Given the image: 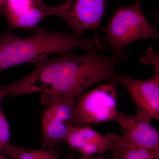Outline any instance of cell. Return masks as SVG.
Here are the masks:
<instances>
[{"label":"cell","mask_w":159,"mask_h":159,"mask_svg":"<svg viewBox=\"0 0 159 159\" xmlns=\"http://www.w3.org/2000/svg\"><path fill=\"white\" fill-rule=\"evenodd\" d=\"M9 30L33 29L45 18L51 16V6L43 0H5L0 10Z\"/></svg>","instance_id":"ba28073f"},{"label":"cell","mask_w":159,"mask_h":159,"mask_svg":"<svg viewBox=\"0 0 159 159\" xmlns=\"http://www.w3.org/2000/svg\"><path fill=\"white\" fill-rule=\"evenodd\" d=\"M119 84L113 80L80 95L74 107L73 125L91 127L114 120L118 112L116 89Z\"/></svg>","instance_id":"277c9868"},{"label":"cell","mask_w":159,"mask_h":159,"mask_svg":"<svg viewBox=\"0 0 159 159\" xmlns=\"http://www.w3.org/2000/svg\"><path fill=\"white\" fill-rule=\"evenodd\" d=\"M76 99L55 94L42 93L41 101L45 106L42 116L43 148H54L60 142L65 141L67 124L72 122Z\"/></svg>","instance_id":"5b68a950"},{"label":"cell","mask_w":159,"mask_h":159,"mask_svg":"<svg viewBox=\"0 0 159 159\" xmlns=\"http://www.w3.org/2000/svg\"><path fill=\"white\" fill-rule=\"evenodd\" d=\"M65 159H113V158L112 157L108 158L104 157L103 154H100L99 157H93L92 156H82L79 158H77L72 155H70Z\"/></svg>","instance_id":"9a60e30c"},{"label":"cell","mask_w":159,"mask_h":159,"mask_svg":"<svg viewBox=\"0 0 159 159\" xmlns=\"http://www.w3.org/2000/svg\"><path fill=\"white\" fill-rule=\"evenodd\" d=\"M8 97L6 90L0 87V151L10 144L9 125L2 106L3 99Z\"/></svg>","instance_id":"4fadbf2b"},{"label":"cell","mask_w":159,"mask_h":159,"mask_svg":"<svg viewBox=\"0 0 159 159\" xmlns=\"http://www.w3.org/2000/svg\"><path fill=\"white\" fill-rule=\"evenodd\" d=\"M106 0H66L51 6V16L61 18L67 24L73 34L82 36L85 31L100 28Z\"/></svg>","instance_id":"8992f818"},{"label":"cell","mask_w":159,"mask_h":159,"mask_svg":"<svg viewBox=\"0 0 159 159\" xmlns=\"http://www.w3.org/2000/svg\"><path fill=\"white\" fill-rule=\"evenodd\" d=\"M0 152L12 159H60L59 151L54 148L35 150L14 146L10 144L2 148Z\"/></svg>","instance_id":"7c38bea8"},{"label":"cell","mask_w":159,"mask_h":159,"mask_svg":"<svg viewBox=\"0 0 159 159\" xmlns=\"http://www.w3.org/2000/svg\"><path fill=\"white\" fill-rule=\"evenodd\" d=\"M115 121L120 125L123 139L134 145L149 150L159 148V131L150 121L139 115L117 112Z\"/></svg>","instance_id":"9c48e42d"},{"label":"cell","mask_w":159,"mask_h":159,"mask_svg":"<svg viewBox=\"0 0 159 159\" xmlns=\"http://www.w3.org/2000/svg\"><path fill=\"white\" fill-rule=\"evenodd\" d=\"M68 133L65 142L72 150L82 156L103 154L110 150L111 142L107 136L102 135L89 126L77 127L72 122L67 124Z\"/></svg>","instance_id":"30bf717a"},{"label":"cell","mask_w":159,"mask_h":159,"mask_svg":"<svg viewBox=\"0 0 159 159\" xmlns=\"http://www.w3.org/2000/svg\"><path fill=\"white\" fill-rule=\"evenodd\" d=\"M141 1L137 0L131 6H120L109 19L104 41L112 50V56H122L126 47L138 40L158 39L159 33L143 13Z\"/></svg>","instance_id":"3957f363"},{"label":"cell","mask_w":159,"mask_h":159,"mask_svg":"<svg viewBox=\"0 0 159 159\" xmlns=\"http://www.w3.org/2000/svg\"><path fill=\"white\" fill-rule=\"evenodd\" d=\"M28 37L17 36L9 31L0 35V72L27 63L38 64L55 54L80 48L101 51L103 44L98 38L48 31L37 27Z\"/></svg>","instance_id":"7a4b0ae2"},{"label":"cell","mask_w":159,"mask_h":159,"mask_svg":"<svg viewBox=\"0 0 159 159\" xmlns=\"http://www.w3.org/2000/svg\"><path fill=\"white\" fill-rule=\"evenodd\" d=\"M141 62L143 64H150L154 68L155 74H159V53L150 48L146 51V55L141 57Z\"/></svg>","instance_id":"5bb4252c"},{"label":"cell","mask_w":159,"mask_h":159,"mask_svg":"<svg viewBox=\"0 0 159 159\" xmlns=\"http://www.w3.org/2000/svg\"><path fill=\"white\" fill-rule=\"evenodd\" d=\"M5 0H0V10H1V7L2 6L3 3L5 2Z\"/></svg>","instance_id":"e0dca14e"},{"label":"cell","mask_w":159,"mask_h":159,"mask_svg":"<svg viewBox=\"0 0 159 159\" xmlns=\"http://www.w3.org/2000/svg\"><path fill=\"white\" fill-rule=\"evenodd\" d=\"M4 155H5L3 154L0 152V159H12L10 157L7 158Z\"/></svg>","instance_id":"2e32d148"},{"label":"cell","mask_w":159,"mask_h":159,"mask_svg":"<svg viewBox=\"0 0 159 159\" xmlns=\"http://www.w3.org/2000/svg\"><path fill=\"white\" fill-rule=\"evenodd\" d=\"M99 52L78 55L68 51L48 57L26 77L2 86L8 97L41 93L77 99L92 86L116 80V66L128 58L127 54L108 57Z\"/></svg>","instance_id":"6da1fadb"},{"label":"cell","mask_w":159,"mask_h":159,"mask_svg":"<svg viewBox=\"0 0 159 159\" xmlns=\"http://www.w3.org/2000/svg\"><path fill=\"white\" fill-rule=\"evenodd\" d=\"M116 80L125 87L138 110L137 115L151 122L159 120V74L146 80L134 79L126 74Z\"/></svg>","instance_id":"52a82bcc"},{"label":"cell","mask_w":159,"mask_h":159,"mask_svg":"<svg viewBox=\"0 0 159 159\" xmlns=\"http://www.w3.org/2000/svg\"><path fill=\"white\" fill-rule=\"evenodd\" d=\"M106 136L111 141L113 159H159V148L149 150L138 147L115 133Z\"/></svg>","instance_id":"8fae6325"}]
</instances>
